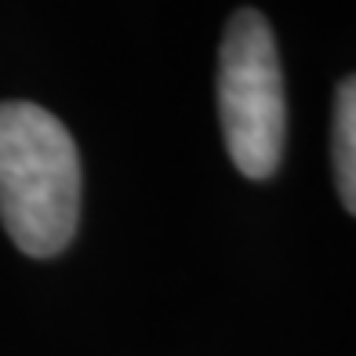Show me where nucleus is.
<instances>
[{"label": "nucleus", "mask_w": 356, "mask_h": 356, "mask_svg": "<svg viewBox=\"0 0 356 356\" xmlns=\"http://www.w3.org/2000/svg\"><path fill=\"white\" fill-rule=\"evenodd\" d=\"M0 222L33 258L66 251L80 222L76 142L33 102H0Z\"/></svg>", "instance_id": "obj_1"}, {"label": "nucleus", "mask_w": 356, "mask_h": 356, "mask_svg": "<svg viewBox=\"0 0 356 356\" xmlns=\"http://www.w3.org/2000/svg\"><path fill=\"white\" fill-rule=\"evenodd\" d=\"M218 113L229 160L240 175L269 178L284 156L287 102L273 29L262 11H236L218 51Z\"/></svg>", "instance_id": "obj_2"}, {"label": "nucleus", "mask_w": 356, "mask_h": 356, "mask_svg": "<svg viewBox=\"0 0 356 356\" xmlns=\"http://www.w3.org/2000/svg\"><path fill=\"white\" fill-rule=\"evenodd\" d=\"M334 178H338V197L356 215V76H346L338 84L334 99Z\"/></svg>", "instance_id": "obj_3"}]
</instances>
